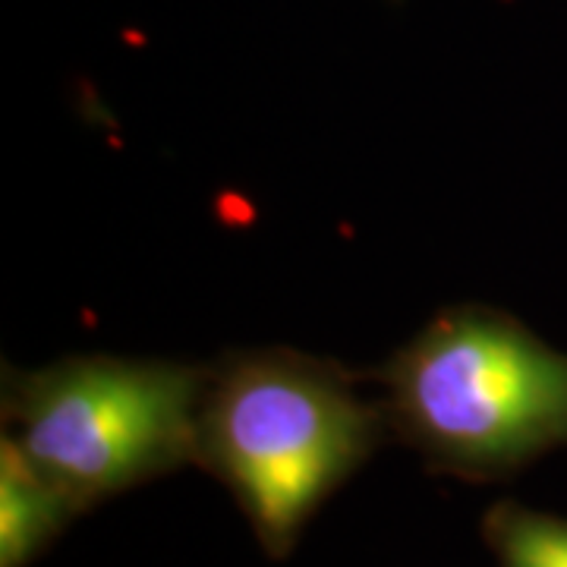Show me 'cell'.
Returning <instances> with one entry per match:
<instances>
[{
    "mask_svg": "<svg viewBox=\"0 0 567 567\" xmlns=\"http://www.w3.org/2000/svg\"><path fill=\"white\" fill-rule=\"evenodd\" d=\"M410 425L464 464H511L567 439V357L486 312H457L394 365Z\"/></svg>",
    "mask_w": 567,
    "mask_h": 567,
    "instance_id": "1",
    "label": "cell"
},
{
    "mask_svg": "<svg viewBox=\"0 0 567 567\" xmlns=\"http://www.w3.org/2000/svg\"><path fill=\"white\" fill-rule=\"evenodd\" d=\"M205 423L218 464L271 546L297 533L369 435L363 406L344 388L281 360L237 365Z\"/></svg>",
    "mask_w": 567,
    "mask_h": 567,
    "instance_id": "2",
    "label": "cell"
},
{
    "mask_svg": "<svg viewBox=\"0 0 567 567\" xmlns=\"http://www.w3.org/2000/svg\"><path fill=\"white\" fill-rule=\"evenodd\" d=\"M199 375L183 365H63L29 388L20 447L70 498L121 488L193 442Z\"/></svg>",
    "mask_w": 567,
    "mask_h": 567,
    "instance_id": "3",
    "label": "cell"
},
{
    "mask_svg": "<svg viewBox=\"0 0 567 567\" xmlns=\"http://www.w3.org/2000/svg\"><path fill=\"white\" fill-rule=\"evenodd\" d=\"M70 495L25 457L20 442H3L0 457V567H22L58 529Z\"/></svg>",
    "mask_w": 567,
    "mask_h": 567,
    "instance_id": "4",
    "label": "cell"
},
{
    "mask_svg": "<svg viewBox=\"0 0 567 567\" xmlns=\"http://www.w3.org/2000/svg\"><path fill=\"white\" fill-rule=\"evenodd\" d=\"M507 567H567V524L539 514H507L495 527Z\"/></svg>",
    "mask_w": 567,
    "mask_h": 567,
    "instance_id": "5",
    "label": "cell"
}]
</instances>
